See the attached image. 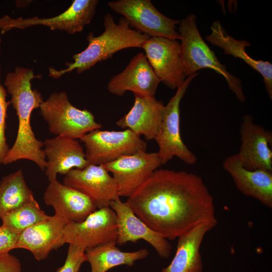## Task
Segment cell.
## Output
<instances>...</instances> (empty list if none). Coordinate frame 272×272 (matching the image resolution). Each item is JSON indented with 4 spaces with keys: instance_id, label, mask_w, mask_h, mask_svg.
Returning <instances> with one entry per match:
<instances>
[{
    "instance_id": "1",
    "label": "cell",
    "mask_w": 272,
    "mask_h": 272,
    "mask_svg": "<svg viewBox=\"0 0 272 272\" xmlns=\"http://www.w3.org/2000/svg\"><path fill=\"white\" fill-rule=\"evenodd\" d=\"M126 203L140 219L167 240L217 219L213 197L201 177L184 171L157 169Z\"/></svg>"
},
{
    "instance_id": "2",
    "label": "cell",
    "mask_w": 272,
    "mask_h": 272,
    "mask_svg": "<svg viewBox=\"0 0 272 272\" xmlns=\"http://www.w3.org/2000/svg\"><path fill=\"white\" fill-rule=\"evenodd\" d=\"M41 78L40 74L35 75L32 70L21 66H17L13 72L6 76L4 84L11 96L10 104L18 116V128L4 165L25 159L35 163L41 170H45L46 160L42 149L43 142L36 138L31 124L33 110L39 108L44 101L41 93L32 89L31 81Z\"/></svg>"
},
{
    "instance_id": "3",
    "label": "cell",
    "mask_w": 272,
    "mask_h": 272,
    "mask_svg": "<svg viewBox=\"0 0 272 272\" xmlns=\"http://www.w3.org/2000/svg\"><path fill=\"white\" fill-rule=\"evenodd\" d=\"M104 32L95 36L92 32L87 35L88 44L82 52L74 54L73 62H66L67 67L56 70L49 67V76L58 79L74 70L81 74L92 67L97 62L105 60L117 51L131 48L141 47L150 37L131 28L126 20L121 18L117 23L112 15L107 13L104 17Z\"/></svg>"
},
{
    "instance_id": "4",
    "label": "cell",
    "mask_w": 272,
    "mask_h": 272,
    "mask_svg": "<svg viewBox=\"0 0 272 272\" xmlns=\"http://www.w3.org/2000/svg\"><path fill=\"white\" fill-rule=\"evenodd\" d=\"M180 56L186 77L203 69H211L222 76L229 88L241 102L246 101L241 80L228 72L201 37L198 29L196 16L188 15L180 21Z\"/></svg>"
},
{
    "instance_id": "5",
    "label": "cell",
    "mask_w": 272,
    "mask_h": 272,
    "mask_svg": "<svg viewBox=\"0 0 272 272\" xmlns=\"http://www.w3.org/2000/svg\"><path fill=\"white\" fill-rule=\"evenodd\" d=\"M39 108L49 131L56 136L80 140L88 132L102 127L92 113L73 105L65 91L52 93L42 102Z\"/></svg>"
},
{
    "instance_id": "6",
    "label": "cell",
    "mask_w": 272,
    "mask_h": 272,
    "mask_svg": "<svg viewBox=\"0 0 272 272\" xmlns=\"http://www.w3.org/2000/svg\"><path fill=\"white\" fill-rule=\"evenodd\" d=\"M80 140L84 144L86 158L89 164L103 165L122 156L147 150L146 142L129 129L122 131L96 129Z\"/></svg>"
},
{
    "instance_id": "7",
    "label": "cell",
    "mask_w": 272,
    "mask_h": 272,
    "mask_svg": "<svg viewBox=\"0 0 272 272\" xmlns=\"http://www.w3.org/2000/svg\"><path fill=\"white\" fill-rule=\"evenodd\" d=\"M198 74L196 73L188 76L165 106L161 125L155 139L159 147L157 153L162 165L166 164L174 157L188 165H193L197 161L196 155L189 150L181 139L179 107L189 85Z\"/></svg>"
},
{
    "instance_id": "8",
    "label": "cell",
    "mask_w": 272,
    "mask_h": 272,
    "mask_svg": "<svg viewBox=\"0 0 272 272\" xmlns=\"http://www.w3.org/2000/svg\"><path fill=\"white\" fill-rule=\"evenodd\" d=\"M109 8L120 14L130 27L150 37L180 40L176 30L180 20L169 18L159 12L150 0H118L108 2Z\"/></svg>"
},
{
    "instance_id": "9",
    "label": "cell",
    "mask_w": 272,
    "mask_h": 272,
    "mask_svg": "<svg viewBox=\"0 0 272 272\" xmlns=\"http://www.w3.org/2000/svg\"><path fill=\"white\" fill-rule=\"evenodd\" d=\"M98 0H74L62 13L52 18L19 17L13 18L5 15L0 18V30L4 34L12 29H25L42 25L51 30L64 31L69 34L81 32L90 23L96 12Z\"/></svg>"
},
{
    "instance_id": "10",
    "label": "cell",
    "mask_w": 272,
    "mask_h": 272,
    "mask_svg": "<svg viewBox=\"0 0 272 272\" xmlns=\"http://www.w3.org/2000/svg\"><path fill=\"white\" fill-rule=\"evenodd\" d=\"M118 237L117 216L109 207L98 209L80 222H69L64 229L65 243L85 250L116 242Z\"/></svg>"
},
{
    "instance_id": "11",
    "label": "cell",
    "mask_w": 272,
    "mask_h": 272,
    "mask_svg": "<svg viewBox=\"0 0 272 272\" xmlns=\"http://www.w3.org/2000/svg\"><path fill=\"white\" fill-rule=\"evenodd\" d=\"M145 56L160 82L168 88H177L186 79L177 40L150 37L142 45Z\"/></svg>"
},
{
    "instance_id": "12",
    "label": "cell",
    "mask_w": 272,
    "mask_h": 272,
    "mask_svg": "<svg viewBox=\"0 0 272 272\" xmlns=\"http://www.w3.org/2000/svg\"><path fill=\"white\" fill-rule=\"evenodd\" d=\"M157 152H139L103 165L117 184L120 197H129L162 165Z\"/></svg>"
},
{
    "instance_id": "13",
    "label": "cell",
    "mask_w": 272,
    "mask_h": 272,
    "mask_svg": "<svg viewBox=\"0 0 272 272\" xmlns=\"http://www.w3.org/2000/svg\"><path fill=\"white\" fill-rule=\"evenodd\" d=\"M63 184L86 195L97 209L109 207L111 201L120 200L115 180L102 165L88 164L72 169L65 175Z\"/></svg>"
},
{
    "instance_id": "14",
    "label": "cell",
    "mask_w": 272,
    "mask_h": 272,
    "mask_svg": "<svg viewBox=\"0 0 272 272\" xmlns=\"http://www.w3.org/2000/svg\"><path fill=\"white\" fill-rule=\"evenodd\" d=\"M241 145L237 154L249 170L272 171V132L254 122L250 114L243 116L240 128Z\"/></svg>"
},
{
    "instance_id": "15",
    "label": "cell",
    "mask_w": 272,
    "mask_h": 272,
    "mask_svg": "<svg viewBox=\"0 0 272 272\" xmlns=\"http://www.w3.org/2000/svg\"><path fill=\"white\" fill-rule=\"evenodd\" d=\"M160 82L145 54L140 52L131 59L121 73L110 79L107 90L118 96L131 91L134 95L154 98Z\"/></svg>"
},
{
    "instance_id": "16",
    "label": "cell",
    "mask_w": 272,
    "mask_h": 272,
    "mask_svg": "<svg viewBox=\"0 0 272 272\" xmlns=\"http://www.w3.org/2000/svg\"><path fill=\"white\" fill-rule=\"evenodd\" d=\"M109 207L117 216L118 237L116 244L123 245L128 242L143 239L148 242L164 258L169 257L172 246L168 240L152 230L133 212L129 206L120 200L111 201Z\"/></svg>"
},
{
    "instance_id": "17",
    "label": "cell",
    "mask_w": 272,
    "mask_h": 272,
    "mask_svg": "<svg viewBox=\"0 0 272 272\" xmlns=\"http://www.w3.org/2000/svg\"><path fill=\"white\" fill-rule=\"evenodd\" d=\"M68 222L54 215L21 232L15 249L29 251L37 260L47 257L50 252L65 243L64 229Z\"/></svg>"
},
{
    "instance_id": "18",
    "label": "cell",
    "mask_w": 272,
    "mask_h": 272,
    "mask_svg": "<svg viewBox=\"0 0 272 272\" xmlns=\"http://www.w3.org/2000/svg\"><path fill=\"white\" fill-rule=\"evenodd\" d=\"M46 160L45 174L49 182L57 175H66L74 169H82L89 164L84 149L77 139L61 135L47 139L43 142Z\"/></svg>"
},
{
    "instance_id": "19",
    "label": "cell",
    "mask_w": 272,
    "mask_h": 272,
    "mask_svg": "<svg viewBox=\"0 0 272 272\" xmlns=\"http://www.w3.org/2000/svg\"><path fill=\"white\" fill-rule=\"evenodd\" d=\"M47 206L52 207L54 215L69 222H80L97 209L86 195L56 180L49 182L43 195Z\"/></svg>"
},
{
    "instance_id": "20",
    "label": "cell",
    "mask_w": 272,
    "mask_h": 272,
    "mask_svg": "<svg viewBox=\"0 0 272 272\" xmlns=\"http://www.w3.org/2000/svg\"><path fill=\"white\" fill-rule=\"evenodd\" d=\"M223 167L231 175L240 192L272 209V171L247 170L242 166L237 154L228 157L224 160Z\"/></svg>"
},
{
    "instance_id": "21",
    "label": "cell",
    "mask_w": 272,
    "mask_h": 272,
    "mask_svg": "<svg viewBox=\"0 0 272 272\" xmlns=\"http://www.w3.org/2000/svg\"><path fill=\"white\" fill-rule=\"evenodd\" d=\"M134 96L130 110L116 124L139 136L143 135L147 140H155L163 120L165 106L155 97Z\"/></svg>"
},
{
    "instance_id": "22",
    "label": "cell",
    "mask_w": 272,
    "mask_h": 272,
    "mask_svg": "<svg viewBox=\"0 0 272 272\" xmlns=\"http://www.w3.org/2000/svg\"><path fill=\"white\" fill-rule=\"evenodd\" d=\"M217 222V219L203 222L179 236L175 256L161 272H202L199 248L205 235Z\"/></svg>"
},
{
    "instance_id": "23",
    "label": "cell",
    "mask_w": 272,
    "mask_h": 272,
    "mask_svg": "<svg viewBox=\"0 0 272 272\" xmlns=\"http://www.w3.org/2000/svg\"><path fill=\"white\" fill-rule=\"evenodd\" d=\"M211 33L206 40L212 45L222 48L226 55L242 59L262 77L266 92L272 99V64L268 61L256 60L249 55L246 47L251 44L245 40H237L229 35L219 21H215L211 26Z\"/></svg>"
},
{
    "instance_id": "24",
    "label": "cell",
    "mask_w": 272,
    "mask_h": 272,
    "mask_svg": "<svg viewBox=\"0 0 272 272\" xmlns=\"http://www.w3.org/2000/svg\"><path fill=\"white\" fill-rule=\"evenodd\" d=\"M111 242L85 250L86 261L90 263L91 272H106L120 265L132 266L136 260L147 257L149 252L143 248L133 252H123Z\"/></svg>"
},
{
    "instance_id": "25",
    "label": "cell",
    "mask_w": 272,
    "mask_h": 272,
    "mask_svg": "<svg viewBox=\"0 0 272 272\" xmlns=\"http://www.w3.org/2000/svg\"><path fill=\"white\" fill-rule=\"evenodd\" d=\"M34 197L22 170L3 177L0 181V218Z\"/></svg>"
},
{
    "instance_id": "26",
    "label": "cell",
    "mask_w": 272,
    "mask_h": 272,
    "mask_svg": "<svg viewBox=\"0 0 272 272\" xmlns=\"http://www.w3.org/2000/svg\"><path fill=\"white\" fill-rule=\"evenodd\" d=\"M47 215L34 197L1 218L2 225L21 233L47 219Z\"/></svg>"
},
{
    "instance_id": "27",
    "label": "cell",
    "mask_w": 272,
    "mask_h": 272,
    "mask_svg": "<svg viewBox=\"0 0 272 272\" xmlns=\"http://www.w3.org/2000/svg\"><path fill=\"white\" fill-rule=\"evenodd\" d=\"M1 42V39H0ZM1 79V65H0ZM7 91L1 84L0 80V166L3 164L8 155L10 148L6 137V119L7 109L10 102L7 100Z\"/></svg>"
},
{
    "instance_id": "28",
    "label": "cell",
    "mask_w": 272,
    "mask_h": 272,
    "mask_svg": "<svg viewBox=\"0 0 272 272\" xmlns=\"http://www.w3.org/2000/svg\"><path fill=\"white\" fill-rule=\"evenodd\" d=\"M85 261V249L76 245L69 244L64 263L55 272H79L81 265Z\"/></svg>"
},
{
    "instance_id": "29",
    "label": "cell",
    "mask_w": 272,
    "mask_h": 272,
    "mask_svg": "<svg viewBox=\"0 0 272 272\" xmlns=\"http://www.w3.org/2000/svg\"><path fill=\"white\" fill-rule=\"evenodd\" d=\"M20 233L5 225L0 226V254L15 249Z\"/></svg>"
},
{
    "instance_id": "30",
    "label": "cell",
    "mask_w": 272,
    "mask_h": 272,
    "mask_svg": "<svg viewBox=\"0 0 272 272\" xmlns=\"http://www.w3.org/2000/svg\"><path fill=\"white\" fill-rule=\"evenodd\" d=\"M19 259L10 253L0 254V272H21Z\"/></svg>"
}]
</instances>
